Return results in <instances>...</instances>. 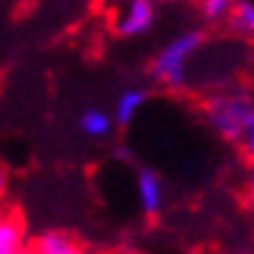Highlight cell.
Masks as SVG:
<instances>
[{"instance_id":"cell-1","label":"cell","mask_w":254,"mask_h":254,"mask_svg":"<svg viewBox=\"0 0 254 254\" xmlns=\"http://www.w3.org/2000/svg\"><path fill=\"white\" fill-rule=\"evenodd\" d=\"M207 47V31L202 29H184L174 34L164 47H161L148 73L156 86L171 91V94H184L194 86V67H197V57Z\"/></svg>"},{"instance_id":"cell-2","label":"cell","mask_w":254,"mask_h":254,"mask_svg":"<svg viewBox=\"0 0 254 254\" xmlns=\"http://www.w3.org/2000/svg\"><path fill=\"white\" fill-rule=\"evenodd\" d=\"M254 112V91L249 86L226 83L213 88L202 99V117L210 130L228 143H236L239 135Z\"/></svg>"},{"instance_id":"cell-3","label":"cell","mask_w":254,"mask_h":254,"mask_svg":"<svg viewBox=\"0 0 254 254\" xmlns=\"http://www.w3.org/2000/svg\"><path fill=\"white\" fill-rule=\"evenodd\" d=\"M158 5L156 0H117L112 16V29L122 39L145 37L156 26Z\"/></svg>"},{"instance_id":"cell-4","label":"cell","mask_w":254,"mask_h":254,"mask_svg":"<svg viewBox=\"0 0 254 254\" xmlns=\"http://www.w3.org/2000/svg\"><path fill=\"white\" fill-rule=\"evenodd\" d=\"M135 197H137V207L145 218H158L164 213L166 205V187L158 171L153 169H140L135 177Z\"/></svg>"},{"instance_id":"cell-5","label":"cell","mask_w":254,"mask_h":254,"mask_svg":"<svg viewBox=\"0 0 254 254\" xmlns=\"http://www.w3.org/2000/svg\"><path fill=\"white\" fill-rule=\"evenodd\" d=\"M29 241L24 218L16 210H0V254H24Z\"/></svg>"},{"instance_id":"cell-6","label":"cell","mask_w":254,"mask_h":254,"mask_svg":"<svg viewBox=\"0 0 254 254\" xmlns=\"http://www.w3.org/2000/svg\"><path fill=\"white\" fill-rule=\"evenodd\" d=\"M29 249L37 254H78L80 252V241L63 228H47L39 236H34L29 241Z\"/></svg>"},{"instance_id":"cell-7","label":"cell","mask_w":254,"mask_h":254,"mask_svg":"<svg viewBox=\"0 0 254 254\" xmlns=\"http://www.w3.org/2000/svg\"><path fill=\"white\" fill-rule=\"evenodd\" d=\"M148 104V91L145 88H125L122 94L117 96V101H114V122H117V127H127L132 125L137 117H140V112L145 109Z\"/></svg>"},{"instance_id":"cell-8","label":"cell","mask_w":254,"mask_h":254,"mask_svg":"<svg viewBox=\"0 0 254 254\" xmlns=\"http://www.w3.org/2000/svg\"><path fill=\"white\" fill-rule=\"evenodd\" d=\"M78 127H80V132H83L86 137H91V140H107V137L114 132L117 122H114V114L112 112L99 109V107H91V109H86L83 114H80Z\"/></svg>"},{"instance_id":"cell-9","label":"cell","mask_w":254,"mask_h":254,"mask_svg":"<svg viewBox=\"0 0 254 254\" xmlns=\"http://www.w3.org/2000/svg\"><path fill=\"white\" fill-rule=\"evenodd\" d=\"M228 26L236 37L254 44V0H239V5L228 18Z\"/></svg>"},{"instance_id":"cell-10","label":"cell","mask_w":254,"mask_h":254,"mask_svg":"<svg viewBox=\"0 0 254 254\" xmlns=\"http://www.w3.org/2000/svg\"><path fill=\"white\" fill-rule=\"evenodd\" d=\"M239 0H197V10L207 24H228Z\"/></svg>"},{"instance_id":"cell-11","label":"cell","mask_w":254,"mask_h":254,"mask_svg":"<svg viewBox=\"0 0 254 254\" xmlns=\"http://www.w3.org/2000/svg\"><path fill=\"white\" fill-rule=\"evenodd\" d=\"M236 145H239L241 158H244L249 166H254V112H252V117H249V122H247V127H244V132L239 135Z\"/></svg>"},{"instance_id":"cell-12","label":"cell","mask_w":254,"mask_h":254,"mask_svg":"<svg viewBox=\"0 0 254 254\" xmlns=\"http://www.w3.org/2000/svg\"><path fill=\"white\" fill-rule=\"evenodd\" d=\"M241 200H244L247 210H249V213H252V218H254V166H249V169H247L244 182H241Z\"/></svg>"},{"instance_id":"cell-13","label":"cell","mask_w":254,"mask_h":254,"mask_svg":"<svg viewBox=\"0 0 254 254\" xmlns=\"http://www.w3.org/2000/svg\"><path fill=\"white\" fill-rule=\"evenodd\" d=\"M8 190H10V174H8V166L0 161V202L8 197Z\"/></svg>"},{"instance_id":"cell-14","label":"cell","mask_w":254,"mask_h":254,"mask_svg":"<svg viewBox=\"0 0 254 254\" xmlns=\"http://www.w3.org/2000/svg\"><path fill=\"white\" fill-rule=\"evenodd\" d=\"M171 3H174V0H171Z\"/></svg>"}]
</instances>
